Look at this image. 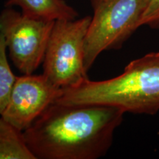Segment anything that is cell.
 Here are the masks:
<instances>
[{
    "mask_svg": "<svg viewBox=\"0 0 159 159\" xmlns=\"http://www.w3.org/2000/svg\"><path fill=\"white\" fill-rule=\"evenodd\" d=\"M6 49L5 38L0 34V115L7 106L17 78L10 67Z\"/></svg>",
    "mask_w": 159,
    "mask_h": 159,
    "instance_id": "9",
    "label": "cell"
},
{
    "mask_svg": "<svg viewBox=\"0 0 159 159\" xmlns=\"http://www.w3.org/2000/svg\"><path fill=\"white\" fill-rule=\"evenodd\" d=\"M148 0H91L94 15L85 41L89 71L102 52L119 49L141 26Z\"/></svg>",
    "mask_w": 159,
    "mask_h": 159,
    "instance_id": "3",
    "label": "cell"
},
{
    "mask_svg": "<svg viewBox=\"0 0 159 159\" xmlns=\"http://www.w3.org/2000/svg\"><path fill=\"white\" fill-rule=\"evenodd\" d=\"M0 159H36L22 131L0 117Z\"/></svg>",
    "mask_w": 159,
    "mask_h": 159,
    "instance_id": "8",
    "label": "cell"
},
{
    "mask_svg": "<svg viewBox=\"0 0 159 159\" xmlns=\"http://www.w3.org/2000/svg\"><path fill=\"white\" fill-rule=\"evenodd\" d=\"M159 29V0H148L141 20V26Z\"/></svg>",
    "mask_w": 159,
    "mask_h": 159,
    "instance_id": "10",
    "label": "cell"
},
{
    "mask_svg": "<svg viewBox=\"0 0 159 159\" xmlns=\"http://www.w3.org/2000/svg\"><path fill=\"white\" fill-rule=\"evenodd\" d=\"M61 92V89L43 74L17 77L1 116L23 132L56 101Z\"/></svg>",
    "mask_w": 159,
    "mask_h": 159,
    "instance_id": "6",
    "label": "cell"
},
{
    "mask_svg": "<svg viewBox=\"0 0 159 159\" xmlns=\"http://www.w3.org/2000/svg\"><path fill=\"white\" fill-rule=\"evenodd\" d=\"M55 102L108 105L125 113L156 114L159 111V52L131 61L114 78L101 81L87 78L75 86L61 89Z\"/></svg>",
    "mask_w": 159,
    "mask_h": 159,
    "instance_id": "2",
    "label": "cell"
},
{
    "mask_svg": "<svg viewBox=\"0 0 159 159\" xmlns=\"http://www.w3.org/2000/svg\"><path fill=\"white\" fill-rule=\"evenodd\" d=\"M125 114L108 105L54 102L23 134L36 159H97L110 149Z\"/></svg>",
    "mask_w": 159,
    "mask_h": 159,
    "instance_id": "1",
    "label": "cell"
},
{
    "mask_svg": "<svg viewBox=\"0 0 159 159\" xmlns=\"http://www.w3.org/2000/svg\"><path fill=\"white\" fill-rule=\"evenodd\" d=\"M5 6H19L24 15L45 21L74 20L79 16L64 0H7Z\"/></svg>",
    "mask_w": 159,
    "mask_h": 159,
    "instance_id": "7",
    "label": "cell"
},
{
    "mask_svg": "<svg viewBox=\"0 0 159 159\" xmlns=\"http://www.w3.org/2000/svg\"><path fill=\"white\" fill-rule=\"evenodd\" d=\"M91 16L55 21L43 61V74L61 89L88 78L85 66V41Z\"/></svg>",
    "mask_w": 159,
    "mask_h": 159,
    "instance_id": "4",
    "label": "cell"
},
{
    "mask_svg": "<svg viewBox=\"0 0 159 159\" xmlns=\"http://www.w3.org/2000/svg\"><path fill=\"white\" fill-rule=\"evenodd\" d=\"M55 21L27 16L13 9L0 13V34L5 38L10 57L23 75H31L43 58Z\"/></svg>",
    "mask_w": 159,
    "mask_h": 159,
    "instance_id": "5",
    "label": "cell"
}]
</instances>
